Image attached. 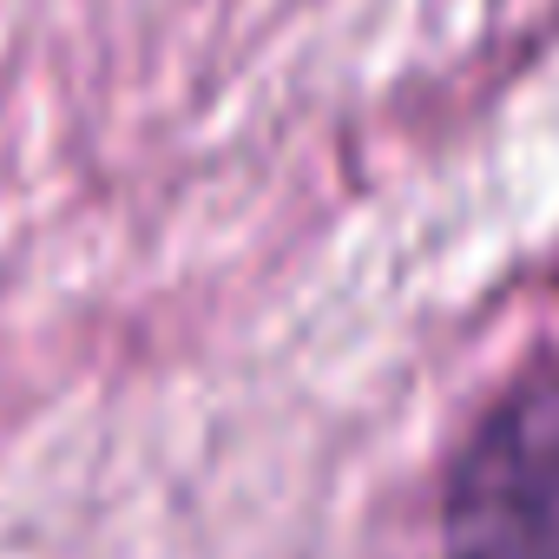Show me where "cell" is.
Returning <instances> with one entry per match:
<instances>
[{
    "mask_svg": "<svg viewBox=\"0 0 559 559\" xmlns=\"http://www.w3.org/2000/svg\"><path fill=\"white\" fill-rule=\"evenodd\" d=\"M448 559H559V369L520 382L448 480Z\"/></svg>",
    "mask_w": 559,
    "mask_h": 559,
    "instance_id": "cell-1",
    "label": "cell"
}]
</instances>
